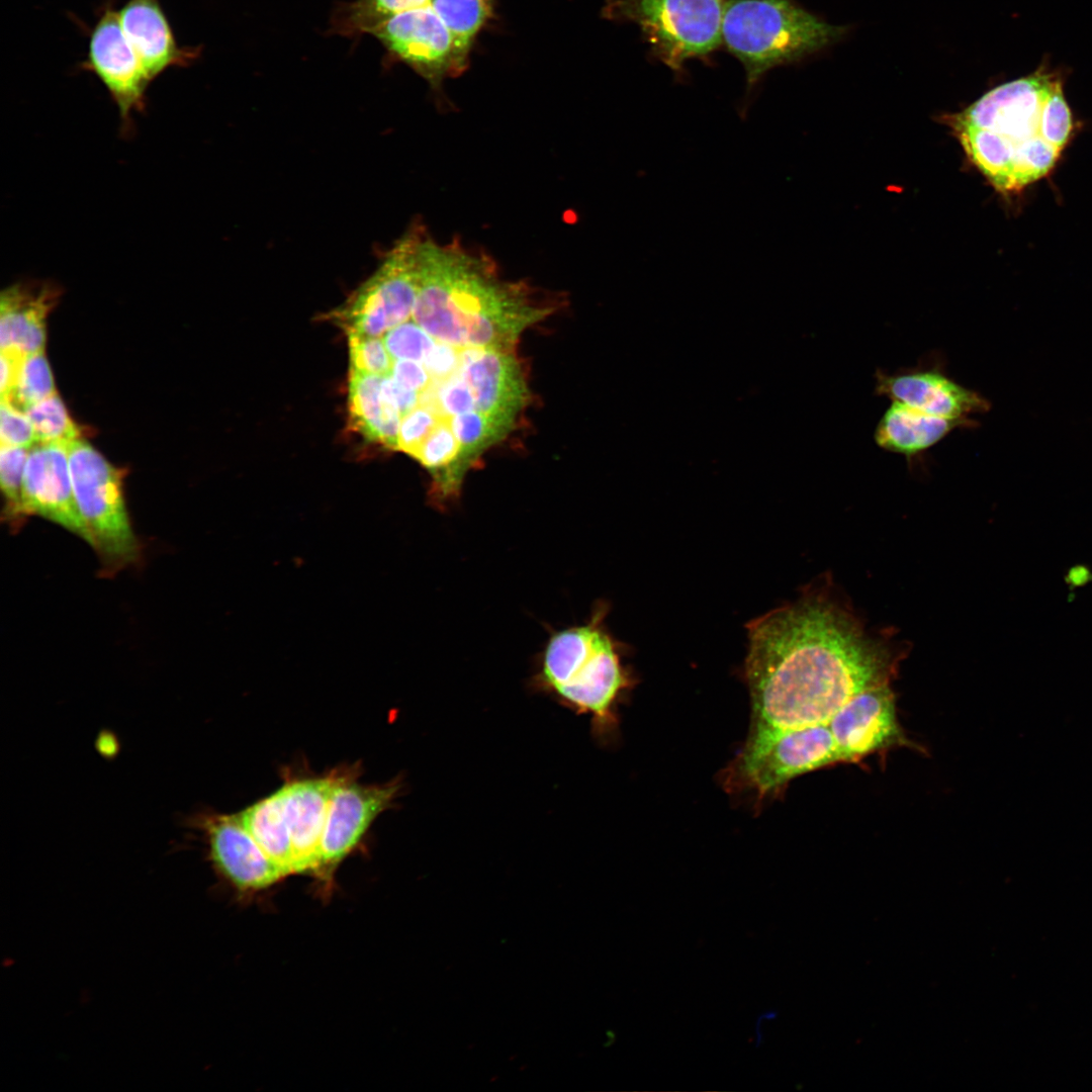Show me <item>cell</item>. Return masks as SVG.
I'll return each mask as SVG.
<instances>
[{"label":"cell","instance_id":"cell-9","mask_svg":"<svg viewBox=\"0 0 1092 1092\" xmlns=\"http://www.w3.org/2000/svg\"><path fill=\"white\" fill-rule=\"evenodd\" d=\"M353 766L336 786L329 806L316 877L330 879L339 863L357 846L375 818L398 796V780L381 785L356 782Z\"/></svg>","mask_w":1092,"mask_h":1092},{"label":"cell","instance_id":"cell-20","mask_svg":"<svg viewBox=\"0 0 1092 1092\" xmlns=\"http://www.w3.org/2000/svg\"><path fill=\"white\" fill-rule=\"evenodd\" d=\"M349 410L357 430L378 442L382 418L381 376L350 368Z\"/></svg>","mask_w":1092,"mask_h":1092},{"label":"cell","instance_id":"cell-17","mask_svg":"<svg viewBox=\"0 0 1092 1092\" xmlns=\"http://www.w3.org/2000/svg\"><path fill=\"white\" fill-rule=\"evenodd\" d=\"M891 402L876 426L874 440L881 449L902 455L909 462L956 430L978 426L973 419L932 416Z\"/></svg>","mask_w":1092,"mask_h":1092},{"label":"cell","instance_id":"cell-24","mask_svg":"<svg viewBox=\"0 0 1092 1092\" xmlns=\"http://www.w3.org/2000/svg\"><path fill=\"white\" fill-rule=\"evenodd\" d=\"M348 338L351 369L380 376L388 373L391 360L380 337L348 335Z\"/></svg>","mask_w":1092,"mask_h":1092},{"label":"cell","instance_id":"cell-13","mask_svg":"<svg viewBox=\"0 0 1092 1092\" xmlns=\"http://www.w3.org/2000/svg\"><path fill=\"white\" fill-rule=\"evenodd\" d=\"M22 511L25 518H43L91 545L74 498L67 446L36 443L30 448L23 476Z\"/></svg>","mask_w":1092,"mask_h":1092},{"label":"cell","instance_id":"cell-14","mask_svg":"<svg viewBox=\"0 0 1092 1092\" xmlns=\"http://www.w3.org/2000/svg\"><path fill=\"white\" fill-rule=\"evenodd\" d=\"M350 768H336L322 777L290 779L278 789L292 846L294 874L315 876L330 801Z\"/></svg>","mask_w":1092,"mask_h":1092},{"label":"cell","instance_id":"cell-10","mask_svg":"<svg viewBox=\"0 0 1092 1092\" xmlns=\"http://www.w3.org/2000/svg\"><path fill=\"white\" fill-rule=\"evenodd\" d=\"M875 393L912 410L944 418L971 419L989 411L990 402L947 374L938 356L924 357L916 366L875 372Z\"/></svg>","mask_w":1092,"mask_h":1092},{"label":"cell","instance_id":"cell-21","mask_svg":"<svg viewBox=\"0 0 1092 1092\" xmlns=\"http://www.w3.org/2000/svg\"><path fill=\"white\" fill-rule=\"evenodd\" d=\"M30 448L0 447V487L4 498L2 519L17 530L24 524L22 484Z\"/></svg>","mask_w":1092,"mask_h":1092},{"label":"cell","instance_id":"cell-15","mask_svg":"<svg viewBox=\"0 0 1092 1092\" xmlns=\"http://www.w3.org/2000/svg\"><path fill=\"white\" fill-rule=\"evenodd\" d=\"M121 28L153 81L165 71L190 65L198 48L180 47L160 0H127L117 9Z\"/></svg>","mask_w":1092,"mask_h":1092},{"label":"cell","instance_id":"cell-2","mask_svg":"<svg viewBox=\"0 0 1092 1092\" xmlns=\"http://www.w3.org/2000/svg\"><path fill=\"white\" fill-rule=\"evenodd\" d=\"M948 122L970 161L1005 194L1048 175L1074 127L1062 80L1043 69L990 90Z\"/></svg>","mask_w":1092,"mask_h":1092},{"label":"cell","instance_id":"cell-8","mask_svg":"<svg viewBox=\"0 0 1092 1092\" xmlns=\"http://www.w3.org/2000/svg\"><path fill=\"white\" fill-rule=\"evenodd\" d=\"M185 824L200 834L212 869L235 890H262L285 877L245 827L239 813L199 811Z\"/></svg>","mask_w":1092,"mask_h":1092},{"label":"cell","instance_id":"cell-19","mask_svg":"<svg viewBox=\"0 0 1092 1092\" xmlns=\"http://www.w3.org/2000/svg\"><path fill=\"white\" fill-rule=\"evenodd\" d=\"M436 0H355L342 4L333 16V30L340 34L371 33L397 13L413 9L434 11ZM438 16V15H437Z\"/></svg>","mask_w":1092,"mask_h":1092},{"label":"cell","instance_id":"cell-16","mask_svg":"<svg viewBox=\"0 0 1092 1092\" xmlns=\"http://www.w3.org/2000/svg\"><path fill=\"white\" fill-rule=\"evenodd\" d=\"M59 293L49 283H17L4 289L0 297V348L26 355L43 350L47 317Z\"/></svg>","mask_w":1092,"mask_h":1092},{"label":"cell","instance_id":"cell-3","mask_svg":"<svg viewBox=\"0 0 1092 1092\" xmlns=\"http://www.w3.org/2000/svg\"><path fill=\"white\" fill-rule=\"evenodd\" d=\"M606 607L583 624L550 633L531 686L577 714L592 715L598 732L614 723V707L630 685L621 646L607 631Z\"/></svg>","mask_w":1092,"mask_h":1092},{"label":"cell","instance_id":"cell-11","mask_svg":"<svg viewBox=\"0 0 1092 1092\" xmlns=\"http://www.w3.org/2000/svg\"><path fill=\"white\" fill-rule=\"evenodd\" d=\"M81 67L104 85L123 122L145 108L152 80L127 40L111 1L105 4L90 31L88 53Z\"/></svg>","mask_w":1092,"mask_h":1092},{"label":"cell","instance_id":"cell-4","mask_svg":"<svg viewBox=\"0 0 1092 1092\" xmlns=\"http://www.w3.org/2000/svg\"><path fill=\"white\" fill-rule=\"evenodd\" d=\"M846 29L825 22L795 0H726L722 46L745 72L741 119H746L752 93L770 70L824 50Z\"/></svg>","mask_w":1092,"mask_h":1092},{"label":"cell","instance_id":"cell-12","mask_svg":"<svg viewBox=\"0 0 1092 1092\" xmlns=\"http://www.w3.org/2000/svg\"><path fill=\"white\" fill-rule=\"evenodd\" d=\"M841 762L892 746L911 744L899 725L889 681L851 697L827 723Z\"/></svg>","mask_w":1092,"mask_h":1092},{"label":"cell","instance_id":"cell-26","mask_svg":"<svg viewBox=\"0 0 1092 1092\" xmlns=\"http://www.w3.org/2000/svg\"><path fill=\"white\" fill-rule=\"evenodd\" d=\"M26 354L16 349H1L0 398L10 400Z\"/></svg>","mask_w":1092,"mask_h":1092},{"label":"cell","instance_id":"cell-23","mask_svg":"<svg viewBox=\"0 0 1092 1092\" xmlns=\"http://www.w3.org/2000/svg\"><path fill=\"white\" fill-rule=\"evenodd\" d=\"M56 392L54 377L43 350L26 355L10 401L25 411Z\"/></svg>","mask_w":1092,"mask_h":1092},{"label":"cell","instance_id":"cell-5","mask_svg":"<svg viewBox=\"0 0 1092 1092\" xmlns=\"http://www.w3.org/2000/svg\"><path fill=\"white\" fill-rule=\"evenodd\" d=\"M74 498L105 574L135 563L141 543L126 509L122 472L83 439L67 445Z\"/></svg>","mask_w":1092,"mask_h":1092},{"label":"cell","instance_id":"cell-25","mask_svg":"<svg viewBox=\"0 0 1092 1092\" xmlns=\"http://www.w3.org/2000/svg\"><path fill=\"white\" fill-rule=\"evenodd\" d=\"M36 444L32 424L26 413L12 401H0V445L31 448Z\"/></svg>","mask_w":1092,"mask_h":1092},{"label":"cell","instance_id":"cell-1","mask_svg":"<svg viewBox=\"0 0 1092 1092\" xmlns=\"http://www.w3.org/2000/svg\"><path fill=\"white\" fill-rule=\"evenodd\" d=\"M751 732L827 724L857 693L888 682L897 658L825 592L748 624Z\"/></svg>","mask_w":1092,"mask_h":1092},{"label":"cell","instance_id":"cell-18","mask_svg":"<svg viewBox=\"0 0 1092 1092\" xmlns=\"http://www.w3.org/2000/svg\"><path fill=\"white\" fill-rule=\"evenodd\" d=\"M239 814L245 827L283 875L294 874L292 846L284 822L279 791L254 803Z\"/></svg>","mask_w":1092,"mask_h":1092},{"label":"cell","instance_id":"cell-6","mask_svg":"<svg viewBox=\"0 0 1092 1092\" xmlns=\"http://www.w3.org/2000/svg\"><path fill=\"white\" fill-rule=\"evenodd\" d=\"M726 0H608L603 16L636 24L650 55L681 76L685 64L722 47Z\"/></svg>","mask_w":1092,"mask_h":1092},{"label":"cell","instance_id":"cell-7","mask_svg":"<svg viewBox=\"0 0 1092 1092\" xmlns=\"http://www.w3.org/2000/svg\"><path fill=\"white\" fill-rule=\"evenodd\" d=\"M841 762L828 724L751 732L735 771L739 783L765 795L790 780Z\"/></svg>","mask_w":1092,"mask_h":1092},{"label":"cell","instance_id":"cell-22","mask_svg":"<svg viewBox=\"0 0 1092 1092\" xmlns=\"http://www.w3.org/2000/svg\"><path fill=\"white\" fill-rule=\"evenodd\" d=\"M35 434L36 443H58L65 446L81 439L80 430L56 392L25 411Z\"/></svg>","mask_w":1092,"mask_h":1092}]
</instances>
